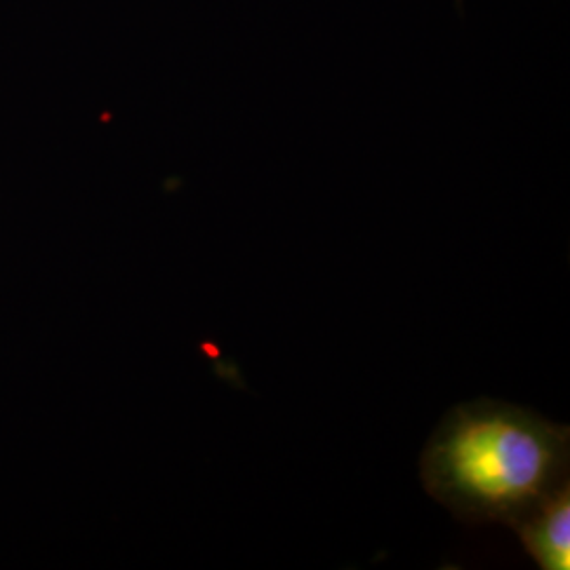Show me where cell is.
Masks as SVG:
<instances>
[{
	"label": "cell",
	"instance_id": "6da1fadb",
	"mask_svg": "<svg viewBox=\"0 0 570 570\" xmlns=\"http://www.w3.org/2000/svg\"><path fill=\"white\" fill-rule=\"evenodd\" d=\"M421 480L469 524H518L569 484L570 429L527 407L473 400L452 407L421 454Z\"/></svg>",
	"mask_w": 570,
	"mask_h": 570
},
{
	"label": "cell",
	"instance_id": "7a4b0ae2",
	"mask_svg": "<svg viewBox=\"0 0 570 570\" xmlns=\"http://www.w3.org/2000/svg\"><path fill=\"white\" fill-rule=\"evenodd\" d=\"M511 529L541 570L570 569V482Z\"/></svg>",
	"mask_w": 570,
	"mask_h": 570
}]
</instances>
